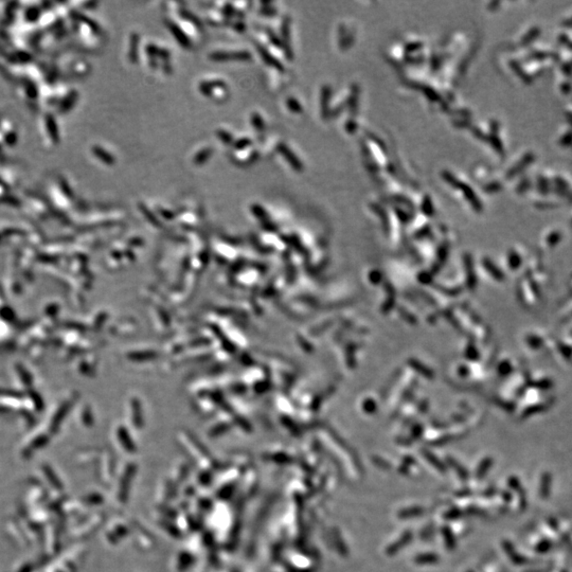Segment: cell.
Segmentation results:
<instances>
[{
    "mask_svg": "<svg viewBox=\"0 0 572 572\" xmlns=\"http://www.w3.org/2000/svg\"><path fill=\"white\" fill-rule=\"evenodd\" d=\"M211 61L214 62H228V61H240V62H249L252 59L251 53L248 51H236V52H226V51H216L213 52L209 56Z\"/></svg>",
    "mask_w": 572,
    "mask_h": 572,
    "instance_id": "6da1fadb",
    "label": "cell"
},
{
    "mask_svg": "<svg viewBox=\"0 0 572 572\" xmlns=\"http://www.w3.org/2000/svg\"><path fill=\"white\" fill-rule=\"evenodd\" d=\"M166 23V27L172 32L173 36L176 38V40L179 43V45L183 48H190L192 43H191V39L188 37V35L184 33L181 28L179 26H177L175 22H173L171 20H168L165 22Z\"/></svg>",
    "mask_w": 572,
    "mask_h": 572,
    "instance_id": "7a4b0ae2",
    "label": "cell"
},
{
    "mask_svg": "<svg viewBox=\"0 0 572 572\" xmlns=\"http://www.w3.org/2000/svg\"><path fill=\"white\" fill-rule=\"evenodd\" d=\"M255 46H257V49H258L259 54L261 55L262 58H263V61L267 65H269V66H271V67H273L275 69H277L278 71H280V72H283V71H284V66H283V64L281 62H279L275 56L271 55L270 53H269V51H268L264 46L259 45V44H257Z\"/></svg>",
    "mask_w": 572,
    "mask_h": 572,
    "instance_id": "3957f363",
    "label": "cell"
},
{
    "mask_svg": "<svg viewBox=\"0 0 572 572\" xmlns=\"http://www.w3.org/2000/svg\"><path fill=\"white\" fill-rule=\"evenodd\" d=\"M277 150L280 152V154H281L286 160H287L289 164L293 166L296 171L302 170V164L300 162V160L298 159V157L295 156L294 153L291 152L289 148L284 144V143H279L278 146H277Z\"/></svg>",
    "mask_w": 572,
    "mask_h": 572,
    "instance_id": "277c9868",
    "label": "cell"
},
{
    "mask_svg": "<svg viewBox=\"0 0 572 572\" xmlns=\"http://www.w3.org/2000/svg\"><path fill=\"white\" fill-rule=\"evenodd\" d=\"M146 53L150 57L153 58H156V57H161L164 61H168L171 56V53L170 51L162 49V48H159L156 45H147L146 46Z\"/></svg>",
    "mask_w": 572,
    "mask_h": 572,
    "instance_id": "5b68a950",
    "label": "cell"
},
{
    "mask_svg": "<svg viewBox=\"0 0 572 572\" xmlns=\"http://www.w3.org/2000/svg\"><path fill=\"white\" fill-rule=\"evenodd\" d=\"M139 41H140L139 35L137 33H133L132 36H130V47H129V53H128L129 61L132 63L138 62Z\"/></svg>",
    "mask_w": 572,
    "mask_h": 572,
    "instance_id": "8992f818",
    "label": "cell"
},
{
    "mask_svg": "<svg viewBox=\"0 0 572 572\" xmlns=\"http://www.w3.org/2000/svg\"><path fill=\"white\" fill-rule=\"evenodd\" d=\"M211 155H212V150H211V148L206 147V148H204V150L199 151L197 154L195 155V157L193 159V162L196 165L204 164L207 161V160L211 157Z\"/></svg>",
    "mask_w": 572,
    "mask_h": 572,
    "instance_id": "52a82bcc",
    "label": "cell"
},
{
    "mask_svg": "<svg viewBox=\"0 0 572 572\" xmlns=\"http://www.w3.org/2000/svg\"><path fill=\"white\" fill-rule=\"evenodd\" d=\"M180 15H181V17H182L183 19H186V20H188L190 22H192V23H194V25L196 27L200 28V26H201L200 20L194 14L191 13V12H189L187 10H181L180 11Z\"/></svg>",
    "mask_w": 572,
    "mask_h": 572,
    "instance_id": "ba28073f",
    "label": "cell"
},
{
    "mask_svg": "<svg viewBox=\"0 0 572 572\" xmlns=\"http://www.w3.org/2000/svg\"><path fill=\"white\" fill-rule=\"evenodd\" d=\"M251 124L253 125V127L255 129L259 130V132H262V130H263L265 127L263 119H262L261 116L259 114H257V112H253V114L251 115Z\"/></svg>",
    "mask_w": 572,
    "mask_h": 572,
    "instance_id": "9c48e42d",
    "label": "cell"
},
{
    "mask_svg": "<svg viewBox=\"0 0 572 572\" xmlns=\"http://www.w3.org/2000/svg\"><path fill=\"white\" fill-rule=\"evenodd\" d=\"M95 154H97V156L101 159H103V161L108 163V164H112L115 162V158L109 155L108 153H106L104 150H101V148H95Z\"/></svg>",
    "mask_w": 572,
    "mask_h": 572,
    "instance_id": "30bf717a",
    "label": "cell"
},
{
    "mask_svg": "<svg viewBox=\"0 0 572 572\" xmlns=\"http://www.w3.org/2000/svg\"><path fill=\"white\" fill-rule=\"evenodd\" d=\"M217 137L225 143V144H227V145L231 144V143L233 142V137H232V135L230 133L226 132V130H222V129L218 130Z\"/></svg>",
    "mask_w": 572,
    "mask_h": 572,
    "instance_id": "8fae6325",
    "label": "cell"
},
{
    "mask_svg": "<svg viewBox=\"0 0 572 572\" xmlns=\"http://www.w3.org/2000/svg\"><path fill=\"white\" fill-rule=\"evenodd\" d=\"M266 32H267V36L271 41L272 45H275L278 48H283V43L281 40H280V38L275 34V32L271 31V30H266Z\"/></svg>",
    "mask_w": 572,
    "mask_h": 572,
    "instance_id": "7c38bea8",
    "label": "cell"
},
{
    "mask_svg": "<svg viewBox=\"0 0 572 572\" xmlns=\"http://www.w3.org/2000/svg\"><path fill=\"white\" fill-rule=\"evenodd\" d=\"M250 144H251V140H250L249 138H242L240 140L235 141L233 146H234L235 150H243V148L249 146Z\"/></svg>",
    "mask_w": 572,
    "mask_h": 572,
    "instance_id": "4fadbf2b",
    "label": "cell"
},
{
    "mask_svg": "<svg viewBox=\"0 0 572 572\" xmlns=\"http://www.w3.org/2000/svg\"><path fill=\"white\" fill-rule=\"evenodd\" d=\"M287 106L289 107V108L291 110L295 111V112H301V110H302L301 106L299 105V103H298V101H296L295 99H288L287 100Z\"/></svg>",
    "mask_w": 572,
    "mask_h": 572,
    "instance_id": "5bb4252c",
    "label": "cell"
},
{
    "mask_svg": "<svg viewBox=\"0 0 572 572\" xmlns=\"http://www.w3.org/2000/svg\"><path fill=\"white\" fill-rule=\"evenodd\" d=\"M139 207H140V209H141V211H142V212H143V214H145V215H146V216H147V217H148V219H150V220H151V222H153V223H155V224H156V223H157V218H156V217H155V216H154V215H153V214H152V213H151V211H150V210H148V209H147V208H146V207H145V206H144V205H142V204H141V205H140V206H139Z\"/></svg>",
    "mask_w": 572,
    "mask_h": 572,
    "instance_id": "9a60e30c",
    "label": "cell"
},
{
    "mask_svg": "<svg viewBox=\"0 0 572 572\" xmlns=\"http://www.w3.org/2000/svg\"><path fill=\"white\" fill-rule=\"evenodd\" d=\"M223 13L225 14V16H227V17H231L232 15H233V13H234V8H233V5H232L231 3H227V4H225V7L223 8Z\"/></svg>",
    "mask_w": 572,
    "mask_h": 572,
    "instance_id": "2e32d148",
    "label": "cell"
},
{
    "mask_svg": "<svg viewBox=\"0 0 572 572\" xmlns=\"http://www.w3.org/2000/svg\"><path fill=\"white\" fill-rule=\"evenodd\" d=\"M251 209H252V211H253V213L255 214V215H258V216H264L265 215V210L261 206H259V205L252 206Z\"/></svg>",
    "mask_w": 572,
    "mask_h": 572,
    "instance_id": "e0dca14e",
    "label": "cell"
},
{
    "mask_svg": "<svg viewBox=\"0 0 572 572\" xmlns=\"http://www.w3.org/2000/svg\"><path fill=\"white\" fill-rule=\"evenodd\" d=\"M261 13H263L264 15L271 16L276 14V10H273L272 8H263L261 10Z\"/></svg>",
    "mask_w": 572,
    "mask_h": 572,
    "instance_id": "ac0fdd59",
    "label": "cell"
},
{
    "mask_svg": "<svg viewBox=\"0 0 572 572\" xmlns=\"http://www.w3.org/2000/svg\"><path fill=\"white\" fill-rule=\"evenodd\" d=\"M163 68H164V71H165L166 73H170L171 71H172V69H171V65H170V64H168V63H164V64H163Z\"/></svg>",
    "mask_w": 572,
    "mask_h": 572,
    "instance_id": "d6986e66",
    "label": "cell"
},
{
    "mask_svg": "<svg viewBox=\"0 0 572 572\" xmlns=\"http://www.w3.org/2000/svg\"><path fill=\"white\" fill-rule=\"evenodd\" d=\"M236 26H237V27H235V29H236V30H238V31H244V30H245V26H244L243 23H241V22L236 23Z\"/></svg>",
    "mask_w": 572,
    "mask_h": 572,
    "instance_id": "ffe728a7",
    "label": "cell"
}]
</instances>
